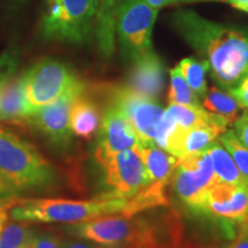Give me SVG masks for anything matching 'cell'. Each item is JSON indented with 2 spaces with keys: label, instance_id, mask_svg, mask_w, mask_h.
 <instances>
[{
  "label": "cell",
  "instance_id": "6da1fadb",
  "mask_svg": "<svg viewBox=\"0 0 248 248\" xmlns=\"http://www.w3.org/2000/svg\"><path fill=\"white\" fill-rule=\"evenodd\" d=\"M172 23L208 64L217 88L229 91L248 75V29L215 22L191 9L175 12Z\"/></svg>",
  "mask_w": 248,
  "mask_h": 248
},
{
  "label": "cell",
  "instance_id": "7a4b0ae2",
  "mask_svg": "<svg viewBox=\"0 0 248 248\" xmlns=\"http://www.w3.org/2000/svg\"><path fill=\"white\" fill-rule=\"evenodd\" d=\"M70 237L82 238L106 248H182V226L175 215L161 218L114 214L66 224Z\"/></svg>",
  "mask_w": 248,
  "mask_h": 248
},
{
  "label": "cell",
  "instance_id": "3957f363",
  "mask_svg": "<svg viewBox=\"0 0 248 248\" xmlns=\"http://www.w3.org/2000/svg\"><path fill=\"white\" fill-rule=\"evenodd\" d=\"M130 199L99 195L92 200L14 198L9 200V218L26 223L75 224L98 217L128 214Z\"/></svg>",
  "mask_w": 248,
  "mask_h": 248
},
{
  "label": "cell",
  "instance_id": "277c9868",
  "mask_svg": "<svg viewBox=\"0 0 248 248\" xmlns=\"http://www.w3.org/2000/svg\"><path fill=\"white\" fill-rule=\"evenodd\" d=\"M0 177L21 193L46 190L57 181V172L35 146L0 126Z\"/></svg>",
  "mask_w": 248,
  "mask_h": 248
},
{
  "label": "cell",
  "instance_id": "5b68a950",
  "mask_svg": "<svg viewBox=\"0 0 248 248\" xmlns=\"http://www.w3.org/2000/svg\"><path fill=\"white\" fill-rule=\"evenodd\" d=\"M99 0H45L40 35L45 40L82 45L94 35Z\"/></svg>",
  "mask_w": 248,
  "mask_h": 248
},
{
  "label": "cell",
  "instance_id": "8992f818",
  "mask_svg": "<svg viewBox=\"0 0 248 248\" xmlns=\"http://www.w3.org/2000/svg\"><path fill=\"white\" fill-rule=\"evenodd\" d=\"M111 105L128 120L139 141H152L166 150L177 125L166 115V109L152 99L131 91L125 85L111 92Z\"/></svg>",
  "mask_w": 248,
  "mask_h": 248
},
{
  "label": "cell",
  "instance_id": "52a82bcc",
  "mask_svg": "<svg viewBox=\"0 0 248 248\" xmlns=\"http://www.w3.org/2000/svg\"><path fill=\"white\" fill-rule=\"evenodd\" d=\"M159 9L145 0H122L116 14L115 38L124 60L135 62L153 49L152 36Z\"/></svg>",
  "mask_w": 248,
  "mask_h": 248
},
{
  "label": "cell",
  "instance_id": "ba28073f",
  "mask_svg": "<svg viewBox=\"0 0 248 248\" xmlns=\"http://www.w3.org/2000/svg\"><path fill=\"white\" fill-rule=\"evenodd\" d=\"M24 97L29 114L51 105L79 80L64 62L45 58L22 74Z\"/></svg>",
  "mask_w": 248,
  "mask_h": 248
},
{
  "label": "cell",
  "instance_id": "9c48e42d",
  "mask_svg": "<svg viewBox=\"0 0 248 248\" xmlns=\"http://www.w3.org/2000/svg\"><path fill=\"white\" fill-rule=\"evenodd\" d=\"M102 170L104 197L132 199L141 193L151 179L140 156L135 150H126L111 154L94 155Z\"/></svg>",
  "mask_w": 248,
  "mask_h": 248
},
{
  "label": "cell",
  "instance_id": "30bf717a",
  "mask_svg": "<svg viewBox=\"0 0 248 248\" xmlns=\"http://www.w3.org/2000/svg\"><path fill=\"white\" fill-rule=\"evenodd\" d=\"M217 182L206 151L181 157L171 177L177 199L194 213L202 212L208 192Z\"/></svg>",
  "mask_w": 248,
  "mask_h": 248
},
{
  "label": "cell",
  "instance_id": "8fae6325",
  "mask_svg": "<svg viewBox=\"0 0 248 248\" xmlns=\"http://www.w3.org/2000/svg\"><path fill=\"white\" fill-rule=\"evenodd\" d=\"M84 92L85 83L79 79L58 100L31 114L24 124L37 130L53 146L66 150L71 145L74 136L70 128L71 107Z\"/></svg>",
  "mask_w": 248,
  "mask_h": 248
},
{
  "label": "cell",
  "instance_id": "7c38bea8",
  "mask_svg": "<svg viewBox=\"0 0 248 248\" xmlns=\"http://www.w3.org/2000/svg\"><path fill=\"white\" fill-rule=\"evenodd\" d=\"M201 213L231 225L248 222V184L233 185L217 182L207 195Z\"/></svg>",
  "mask_w": 248,
  "mask_h": 248
},
{
  "label": "cell",
  "instance_id": "4fadbf2b",
  "mask_svg": "<svg viewBox=\"0 0 248 248\" xmlns=\"http://www.w3.org/2000/svg\"><path fill=\"white\" fill-rule=\"evenodd\" d=\"M139 139L128 120L115 106L110 105L101 117L97 132L94 155L111 154L133 150Z\"/></svg>",
  "mask_w": 248,
  "mask_h": 248
},
{
  "label": "cell",
  "instance_id": "5bb4252c",
  "mask_svg": "<svg viewBox=\"0 0 248 248\" xmlns=\"http://www.w3.org/2000/svg\"><path fill=\"white\" fill-rule=\"evenodd\" d=\"M132 64L126 88L144 97L156 99L164 86V66L159 55L152 49Z\"/></svg>",
  "mask_w": 248,
  "mask_h": 248
},
{
  "label": "cell",
  "instance_id": "9a60e30c",
  "mask_svg": "<svg viewBox=\"0 0 248 248\" xmlns=\"http://www.w3.org/2000/svg\"><path fill=\"white\" fill-rule=\"evenodd\" d=\"M222 133L221 129L208 125L194 126L186 130H182L177 126L176 131L169 138L164 151L181 159L204 151Z\"/></svg>",
  "mask_w": 248,
  "mask_h": 248
},
{
  "label": "cell",
  "instance_id": "2e32d148",
  "mask_svg": "<svg viewBox=\"0 0 248 248\" xmlns=\"http://www.w3.org/2000/svg\"><path fill=\"white\" fill-rule=\"evenodd\" d=\"M30 116L28 111L22 75H13L0 91V121L24 124Z\"/></svg>",
  "mask_w": 248,
  "mask_h": 248
},
{
  "label": "cell",
  "instance_id": "e0dca14e",
  "mask_svg": "<svg viewBox=\"0 0 248 248\" xmlns=\"http://www.w3.org/2000/svg\"><path fill=\"white\" fill-rule=\"evenodd\" d=\"M121 0H99L94 37L101 58L109 59L115 49V22Z\"/></svg>",
  "mask_w": 248,
  "mask_h": 248
},
{
  "label": "cell",
  "instance_id": "ac0fdd59",
  "mask_svg": "<svg viewBox=\"0 0 248 248\" xmlns=\"http://www.w3.org/2000/svg\"><path fill=\"white\" fill-rule=\"evenodd\" d=\"M101 113L94 101L83 93L76 99L70 110V128L73 135L90 140L97 135L101 122Z\"/></svg>",
  "mask_w": 248,
  "mask_h": 248
},
{
  "label": "cell",
  "instance_id": "d6986e66",
  "mask_svg": "<svg viewBox=\"0 0 248 248\" xmlns=\"http://www.w3.org/2000/svg\"><path fill=\"white\" fill-rule=\"evenodd\" d=\"M201 106L228 126L233 125L241 109L230 93L217 86H213L207 91L201 101Z\"/></svg>",
  "mask_w": 248,
  "mask_h": 248
},
{
  "label": "cell",
  "instance_id": "ffe728a7",
  "mask_svg": "<svg viewBox=\"0 0 248 248\" xmlns=\"http://www.w3.org/2000/svg\"><path fill=\"white\" fill-rule=\"evenodd\" d=\"M204 151L209 155L217 181L233 185L247 184L239 169L237 168L233 160H232L231 155L221 144L218 138L215 139Z\"/></svg>",
  "mask_w": 248,
  "mask_h": 248
},
{
  "label": "cell",
  "instance_id": "44dd1931",
  "mask_svg": "<svg viewBox=\"0 0 248 248\" xmlns=\"http://www.w3.org/2000/svg\"><path fill=\"white\" fill-rule=\"evenodd\" d=\"M177 67L179 68L183 78L192 89V91L200 99H202L208 91L206 80L208 64L203 60H198L191 57L183 59Z\"/></svg>",
  "mask_w": 248,
  "mask_h": 248
},
{
  "label": "cell",
  "instance_id": "7402d4cb",
  "mask_svg": "<svg viewBox=\"0 0 248 248\" xmlns=\"http://www.w3.org/2000/svg\"><path fill=\"white\" fill-rule=\"evenodd\" d=\"M169 75L170 89L168 99L170 104L193 107L201 106V99L192 91V89L185 82L177 66L169 70Z\"/></svg>",
  "mask_w": 248,
  "mask_h": 248
},
{
  "label": "cell",
  "instance_id": "603a6c76",
  "mask_svg": "<svg viewBox=\"0 0 248 248\" xmlns=\"http://www.w3.org/2000/svg\"><path fill=\"white\" fill-rule=\"evenodd\" d=\"M218 140L231 155L232 160L248 184V150L237 137L233 129H228L218 136Z\"/></svg>",
  "mask_w": 248,
  "mask_h": 248
},
{
  "label": "cell",
  "instance_id": "cb8c5ba5",
  "mask_svg": "<svg viewBox=\"0 0 248 248\" xmlns=\"http://www.w3.org/2000/svg\"><path fill=\"white\" fill-rule=\"evenodd\" d=\"M31 232L29 223L8 221L0 233V248H29Z\"/></svg>",
  "mask_w": 248,
  "mask_h": 248
},
{
  "label": "cell",
  "instance_id": "d4e9b609",
  "mask_svg": "<svg viewBox=\"0 0 248 248\" xmlns=\"http://www.w3.org/2000/svg\"><path fill=\"white\" fill-rule=\"evenodd\" d=\"M18 67V52L16 48L8 47L0 54V91L5 83L16 74Z\"/></svg>",
  "mask_w": 248,
  "mask_h": 248
},
{
  "label": "cell",
  "instance_id": "484cf974",
  "mask_svg": "<svg viewBox=\"0 0 248 248\" xmlns=\"http://www.w3.org/2000/svg\"><path fill=\"white\" fill-rule=\"evenodd\" d=\"M60 239L57 234L49 231H37L32 229L29 248H61Z\"/></svg>",
  "mask_w": 248,
  "mask_h": 248
},
{
  "label": "cell",
  "instance_id": "4316f807",
  "mask_svg": "<svg viewBox=\"0 0 248 248\" xmlns=\"http://www.w3.org/2000/svg\"><path fill=\"white\" fill-rule=\"evenodd\" d=\"M228 92L235 99L241 109H248V75Z\"/></svg>",
  "mask_w": 248,
  "mask_h": 248
},
{
  "label": "cell",
  "instance_id": "83f0119b",
  "mask_svg": "<svg viewBox=\"0 0 248 248\" xmlns=\"http://www.w3.org/2000/svg\"><path fill=\"white\" fill-rule=\"evenodd\" d=\"M233 130L239 140L248 150V109H244L233 123Z\"/></svg>",
  "mask_w": 248,
  "mask_h": 248
},
{
  "label": "cell",
  "instance_id": "f1b7e54d",
  "mask_svg": "<svg viewBox=\"0 0 248 248\" xmlns=\"http://www.w3.org/2000/svg\"><path fill=\"white\" fill-rule=\"evenodd\" d=\"M61 248H106L101 245H98L93 241L82 239V238L76 237H67L60 239Z\"/></svg>",
  "mask_w": 248,
  "mask_h": 248
},
{
  "label": "cell",
  "instance_id": "f546056e",
  "mask_svg": "<svg viewBox=\"0 0 248 248\" xmlns=\"http://www.w3.org/2000/svg\"><path fill=\"white\" fill-rule=\"evenodd\" d=\"M223 248H248V222L239 226V231Z\"/></svg>",
  "mask_w": 248,
  "mask_h": 248
},
{
  "label": "cell",
  "instance_id": "4dcf8cb0",
  "mask_svg": "<svg viewBox=\"0 0 248 248\" xmlns=\"http://www.w3.org/2000/svg\"><path fill=\"white\" fill-rule=\"evenodd\" d=\"M17 192L12 188L4 179L0 177V199L2 200H12L17 197Z\"/></svg>",
  "mask_w": 248,
  "mask_h": 248
},
{
  "label": "cell",
  "instance_id": "1f68e13d",
  "mask_svg": "<svg viewBox=\"0 0 248 248\" xmlns=\"http://www.w3.org/2000/svg\"><path fill=\"white\" fill-rule=\"evenodd\" d=\"M9 219V200L0 199V233Z\"/></svg>",
  "mask_w": 248,
  "mask_h": 248
},
{
  "label": "cell",
  "instance_id": "d6a6232c",
  "mask_svg": "<svg viewBox=\"0 0 248 248\" xmlns=\"http://www.w3.org/2000/svg\"><path fill=\"white\" fill-rule=\"evenodd\" d=\"M145 1L155 9H159V11L161 8L166 7V6L171 5V0H145Z\"/></svg>",
  "mask_w": 248,
  "mask_h": 248
},
{
  "label": "cell",
  "instance_id": "836d02e7",
  "mask_svg": "<svg viewBox=\"0 0 248 248\" xmlns=\"http://www.w3.org/2000/svg\"><path fill=\"white\" fill-rule=\"evenodd\" d=\"M225 1L230 2V4L234 7V6H237V5L245 4V2H248V0H225Z\"/></svg>",
  "mask_w": 248,
  "mask_h": 248
},
{
  "label": "cell",
  "instance_id": "e575fe53",
  "mask_svg": "<svg viewBox=\"0 0 248 248\" xmlns=\"http://www.w3.org/2000/svg\"><path fill=\"white\" fill-rule=\"evenodd\" d=\"M234 7L238 8V9H240V11L246 12V13H248V2H245V4L237 5V6H234Z\"/></svg>",
  "mask_w": 248,
  "mask_h": 248
},
{
  "label": "cell",
  "instance_id": "d590c367",
  "mask_svg": "<svg viewBox=\"0 0 248 248\" xmlns=\"http://www.w3.org/2000/svg\"><path fill=\"white\" fill-rule=\"evenodd\" d=\"M9 1L13 2V4H15V5H20L23 0H9Z\"/></svg>",
  "mask_w": 248,
  "mask_h": 248
}]
</instances>
